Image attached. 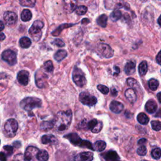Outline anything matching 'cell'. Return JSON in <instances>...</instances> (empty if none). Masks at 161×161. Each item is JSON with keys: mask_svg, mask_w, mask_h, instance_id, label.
I'll return each instance as SVG.
<instances>
[{"mask_svg": "<svg viewBox=\"0 0 161 161\" xmlns=\"http://www.w3.org/2000/svg\"><path fill=\"white\" fill-rule=\"evenodd\" d=\"M73 113L70 110L61 111L57 113L53 120L54 127L58 131L63 132L66 130L70 125L72 122Z\"/></svg>", "mask_w": 161, "mask_h": 161, "instance_id": "1", "label": "cell"}, {"mask_svg": "<svg viewBox=\"0 0 161 161\" xmlns=\"http://www.w3.org/2000/svg\"><path fill=\"white\" fill-rule=\"evenodd\" d=\"M64 138L68 139V140L74 146L94 150V147L90 142L88 140H82L76 133H70L67 134V135H64Z\"/></svg>", "mask_w": 161, "mask_h": 161, "instance_id": "2", "label": "cell"}, {"mask_svg": "<svg viewBox=\"0 0 161 161\" xmlns=\"http://www.w3.org/2000/svg\"><path fill=\"white\" fill-rule=\"evenodd\" d=\"M20 105L21 108L24 110L31 111L34 108L42 107V101L38 98L27 97L21 101Z\"/></svg>", "mask_w": 161, "mask_h": 161, "instance_id": "3", "label": "cell"}, {"mask_svg": "<svg viewBox=\"0 0 161 161\" xmlns=\"http://www.w3.org/2000/svg\"><path fill=\"white\" fill-rule=\"evenodd\" d=\"M44 24L42 21L36 20L35 21L32 25V26L29 29V34L31 37L35 42H38L40 40L42 32L41 29L43 27Z\"/></svg>", "mask_w": 161, "mask_h": 161, "instance_id": "4", "label": "cell"}, {"mask_svg": "<svg viewBox=\"0 0 161 161\" xmlns=\"http://www.w3.org/2000/svg\"><path fill=\"white\" fill-rule=\"evenodd\" d=\"M104 6L107 10H116L118 8L130 10L129 4L123 0H104Z\"/></svg>", "mask_w": 161, "mask_h": 161, "instance_id": "5", "label": "cell"}, {"mask_svg": "<svg viewBox=\"0 0 161 161\" xmlns=\"http://www.w3.org/2000/svg\"><path fill=\"white\" fill-rule=\"evenodd\" d=\"M73 79L74 83L77 86L80 87H84L87 83V80L84 73L81 70V69L77 67H75L73 70Z\"/></svg>", "mask_w": 161, "mask_h": 161, "instance_id": "6", "label": "cell"}, {"mask_svg": "<svg viewBox=\"0 0 161 161\" xmlns=\"http://www.w3.org/2000/svg\"><path fill=\"white\" fill-rule=\"evenodd\" d=\"M18 128H19V124L17 121L13 118L8 120L4 125L5 132L6 135L9 137H13L15 135Z\"/></svg>", "mask_w": 161, "mask_h": 161, "instance_id": "7", "label": "cell"}, {"mask_svg": "<svg viewBox=\"0 0 161 161\" xmlns=\"http://www.w3.org/2000/svg\"><path fill=\"white\" fill-rule=\"evenodd\" d=\"M79 101L83 104L93 106L97 103V98L86 92H82L79 94Z\"/></svg>", "mask_w": 161, "mask_h": 161, "instance_id": "8", "label": "cell"}, {"mask_svg": "<svg viewBox=\"0 0 161 161\" xmlns=\"http://www.w3.org/2000/svg\"><path fill=\"white\" fill-rule=\"evenodd\" d=\"M2 59L10 66H14L17 62L16 54L11 50H6L2 53Z\"/></svg>", "mask_w": 161, "mask_h": 161, "instance_id": "9", "label": "cell"}, {"mask_svg": "<svg viewBox=\"0 0 161 161\" xmlns=\"http://www.w3.org/2000/svg\"><path fill=\"white\" fill-rule=\"evenodd\" d=\"M98 52L105 58H111L113 56L114 52L110 46L106 43H101L98 47Z\"/></svg>", "mask_w": 161, "mask_h": 161, "instance_id": "10", "label": "cell"}, {"mask_svg": "<svg viewBox=\"0 0 161 161\" xmlns=\"http://www.w3.org/2000/svg\"><path fill=\"white\" fill-rule=\"evenodd\" d=\"M39 149L33 147V146H29L26 148L25 152V159L26 161H34L35 158H37V154L39 152Z\"/></svg>", "mask_w": 161, "mask_h": 161, "instance_id": "11", "label": "cell"}, {"mask_svg": "<svg viewBox=\"0 0 161 161\" xmlns=\"http://www.w3.org/2000/svg\"><path fill=\"white\" fill-rule=\"evenodd\" d=\"M87 128L94 133H99L103 128V123L96 119H93L87 123Z\"/></svg>", "mask_w": 161, "mask_h": 161, "instance_id": "12", "label": "cell"}, {"mask_svg": "<svg viewBox=\"0 0 161 161\" xmlns=\"http://www.w3.org/2000/svg\"><path fill=\"white\" fill-rule=\"evenodd\" d=\"M64 10L67 13H73L77 8L76 0H63Z\"/></svg>", "mask_w": 161, "mask_h": 161, "instance_id": "13", "label": "cell"}, {"mask_svg": "<svg viewBox=\"0 0 161 161\" xmlns=\"http://www.w3.org/2000/svg\"><path fill=\"white\" fill-rule=\"evenodd\" d=\"M17 80L20 84L26 86L29 81V73L25 70H20L17 74Z\"/></svg>", "mask_w": 161, "mask_h": 161, "instance_id": "14", "label": "cell"}, {"mask_svg": "<svg viewBox=\"0 0 161 161\" xmlns=\"http://www.w3.org/2000/svg\"><path fill=\"white\" fill-rule=\"evenodd\" d=\"M4 20L8 25L11 26L16 23L18 20V17L15 12H6L4 13Z\"/></svg>", "mask_w": 161, "mask_h": 161, "instance_id": "15", "label": "cell"}, {"mask_svg": "<svg viewBox=\"0 0 161 161\" xmlns=\"http://www.w3.org/2000/svg\"><path fill=\"white\" fill-rule=\"evenodd\" d=\"M110 108L112 112L118 114L123 111L124 106L122 103L114 100L111 102L110 104Z\"/></svg>", "mask_w": 161, "mask_h": 161, "instance_id": "16", "label": "cell"}, {"mask_svg": "<svg viewBox=\"0 0 161 161\" xmlns=\"http://www.w3.org/2000/svg\"><path fill=\"white\" fill-rule=\"evenodd\" d=\"M41 142L43 144H57L58 140L54 135H45L42 137Z\"/></svg>", "mask_w": 161, "mask_h": 161, "instance_id": "17", "label": "cell"}, {"mask_svg": "<svg viewBox=\"0 0 161 161\" xmlns=\"http://www.w3.org/2000/svg\"><path fill=\"white\" fill-rule=\"evenodd\" d=\"M103 157L106 161H120V157L115 151L110 150L104 153Z\"/></svg>", "mask_w": 161, "mask_h": 161, "instance_id": "18", "label": "cell"}, {"mask_svg": "<svg viewBox=\"0 0 161 161\" xmlns=\"http://www.w3.org/2000/svg\"><path fill=\"white\" fill-rule=\"evenodd\" d=\"M135 67H136V63L135 61H129L126 64L124 68L125 73H126L127 75H132L135 73Z\"/></svg>", "mask_w": 161, "mask_h": 161, "instance_id": "19", "label": "cell"}, {"mask_svg": "<svg viewBox=\"0 0 161 161\" xmlns=\"http://www.w3.org/2000/svg\"><path fill=\"white\" fill-rule=\"evenodd\" d=\"M94 155L90 152H84L80 153L76 157L78 161H92L93 160Z\"/></svg>", "mask_w": 161, "mask_h": 161, "instance_id": "20", "label": "cell"}, {"mask_svg": "<svg viewBox=\"0 0 161 161\" xmlns=\"http://www.w3.org/2000/svg\"><path fill=\"white\" fill-rule=\"evenodd\" d=\"M125 96L127 98V100L132 103H134L137 101V94L135 91L132 88H129L125 91Z\"/></svg>", "mask_w": 161, "mask_h": 161, "instance_id": "21", "label": "cell"}, {"mask_svg": "<svg viewBox=\"0 0 161 161\" xmlns=\"http://www.w3.org/2000/svg\"><path fill=\"white\" fill-rule=\"evenodd\" d=\"M145 108L147 112L150 114H152L156 111L157 109V104L154 100H149L146 103Z\"/></svg>", "mask_w": 161, "mask_h": 161, "instance_id": "22", "label": "cell"}, {"mask_svg": "<svg viewBox=\"0 0 161 161\" xmlns=\"http://www.w3.org/2000/svg\"><path fill=\"white\" fill-rule=\"evenodd\" d=\"M44 74H42V76H40L39 73L37 72L36 75H35V82H36V84L39 87L42 88L44 87V84H46V80L45 79H46L47 77H43Z\"/></svg>", "mask_w": 161, "mask_h": 161, "instance_id": "23", "label": "cell"}, {"mask_svg": "<svg viewBox=\"0 0 161 161\" xmlns=\"http://www.w3.org/2000/svg\"><path fill=\"white\" fill-rule=\"evenodd\" d=\"M148 70L147 62L145 60L142 61L139 66V73L141 76H144L146 74Z\"/></svg>", "mask_w": 161, "mask_h": 161, "instance_id": "24", "label": "cell"}, {"mask_svg": "<svg viewBox=\"0 0 161 161\" xmlns=\"http://www.w3.org/2000/svg\"><path fill=\"white\" fill-rule=\"evenodd\" d=\"M49 154L46 150H40L37 156V159L39 161H47L49 160Z\"/></svg>", "mask_w": 161, "mask_h": 161, "instance_id": "25", "label": "cell"}, {"mask_svg": "<svg viewBox=\"0 0 161 161\" xmlns=\"http://www.w3.org/2000/svg\"><path fill=\"white\" fill-rule=\"evenodd\" d=\"M67 56V52L64 50H58L54 55V59L57 62H60L61 60L65 59Z\"/></svg>", "mask_w": 161, "mask_h": 161, "instance_id": "26", "label": "cell"}, {"mask_svg": "<svg viewBox=\"0 0 161 161\" xmlns=\"http://www.w3.org/2000/svg\"><path fill=\"white\" fill-rule=\"evenodd\" d=\"M127 82L128 85L131 88H132L133 89H135V90H140V86L139 83L133 78H132V77L128 78L127 80Z\"/></svg>", "mask_w": 161, "mask_h": 161, "instance_id": "27", "label": "cell"}, {"mask_svg": "<svg viewBox=\"0 0 161 161\" xmlns=\"http://www.w3.org/2000/svg\"><path fill=\"white\" fill-rule=\"evenodd\" d=\"M53 127H54V123L53 121L50 122H43L40 124V129L43 131H48L51 130Z\"/></svg>", "mask_w": 161, "mask_h": 161, "instance_id": "28", "label": "cell"}, {"mask_svg": "<svg viewBox=\"0 0 161 161\" xmlns=\"http://www.w3.org/2000/svg\"><path fill=\"white\" fill-rule=\"evenodd\" d=\"M93 147L94 150H96L98 152H101L105 149L106 147V144L105 142L103 140H98L94 143Z\"/></svg>", "mask_w": 161, "mask_h": 161, "instance_id": "29", "label": "cell"}, {"mask_svg": "<svg viewBox=\"0 0 161 161\" xmlns=\"http://www.w3.org/2000/svg\"><path fill=\"white\" fill-rule=\"evenodd\" d=\"M107 21H108V16L103 14L100 15L97 19V23L101 27H106L107 25Z\"/></svg>", "mask_w": 161, "mask_h": 161, "instance_id": "30", "label": "cell"}, {"mask_svg": "<svg viewBox=\"0 0 161 161\" xmlns=\"http://www.w3.org/2000/svg\"><path fill=\"white\" fill-rule=\"evenodd\" d=\"M32 18V12L29 10H23L21 14V19L23 22H28Z\"/></svg>", "mask_w": 161, "mask_h": 161, "instance_id": "31", "label": "cell"}, {"mask_svg": "<svg viewBox=\"0 0 161 161\" xmlns=\"http://www.w3.org/2000/svg\"><path fill=\"white\" fill-rule=\"evenodd\" d=\"M137 120L142 125H147L149 122V118L145 113H140L137 115Z\"/></svg>", "mask_w": 161, "mask_h": 161, "instance_id": "32", "label": "cell"}, {"mask_svg": "<svg viewBox=\"0 0 161 161\" xmlns=\"http://www.w3.org/2000/svg\"><path fill=\"white\" fill-rule=\"evenodd\" d=\"M73 25H74V24H73V23H70V24H67V23L62 24L60 26H59V27L54 32H52V34L53 35V36H58V35L60 33V32H61V31L62 30H64V29H66V28L70 27V26H72Z\"/></svg>", "mask_w": 161, "mask_h": 161, "instance_id": "33", "label": "cell"}, {"mask_svg": "<svg viewBox=\"0 0 161 161\" xmlns=\"http://www.w3.org/2000/svg\"><path fill=\"white\" fill-rule=\"evenodd\" d=\"M20 44L22 48L27 49L30 47V46H31L32 42L29 38L25 37H22L20 40Z\"/></svg>", "mask_w": 161, "mask_h": 161, "instance_id": "34", "label": "cell"}, {"mask_svg": "<svg viewBox=\"0 0 161 161\" xmlns=\"http://www.w3.org/2000/svg\"><path fill=\"white\" fill-rule=\"evenodd\" d=\"M122 16V13L120 10H118V9H116L114 10L113 12L110 14V19L113 22H117L118 21Z\"/></svg>", "mask_w": 161, "mask_h": 161, "instance_id": "35", "label": "cell"}, {"mask_svg": "<svg viewBox=\"0 0 161 161\" xmlns=\"http://www.w3.org/2000/svg\"><path fill=\"white\" fill-rule=\"evenodd\" d=\"M159 81L156 79H151L149 81V86L152 91H156L159 86Z\"/></svg>", "mask_w": 161, "mask_h": 161, "instance_id": "36", "label": "cell"}, {"mask_svg": "<svg viewBox=\"0 0 161 161\" xmlns=\"http://www.w3.org/2000/svg\"><path fill=\"white\" fill-rule=\"evenodd\" d=\"M20 3L23 6L33 7L36 3V0H19Z\"/></svg>", "mask_w": 161, "mask_h": 161, "instance_id": "37", "label": "cell"}, {"mask_svg": "<svg viewBox=\"0 0 161 161\" xmlns=\"http://www.w3.org/2000/svg\"><path fill=\"white\" fill-rule=\"evenodd\" d=\"M43 69L48 73H52L53 70V66L51 60H48L44 63Z\"/></svg>", "mask_w": 161, "mask_h": 161, "instance_id": "38", "label": "cell"}, {"mask_svg": "<svg viewBox=\"0 0 161 161\" xmlns=\"http://www.w3.org/2000/svg\"><path fill=\"white\" fill-rule=\"evenodd\" d=\"M152 157L154 159H159L161 157V149L159 148H156L152 150Z\"/></svg>", "mask_w": 161, "mask_h": 161, "instance_id": "39", "label": "cell"}, {"mask_svg": "<svg viewBox=\"0 0 161 161\" xmlns=\"http://www.w3.org/2000/svg\"><path fill=\"white\" fill-rule=\"evenodd\" d=\"M75 11L78 15H83L87 12V8L85 6H79L76 8Z\"/></svg>", "mask_w": 161, "mask_h": 161, "instance_id": "40", "label": "cell"}, {"mask_svg": "<svg viewBox=\"0 0 161 161\" xmlns=\"http://www.w3.org/2000/svg\"><path fill=\"white\" fill-rule=\"evenodd\" d=\"M151 126L155 131L161 130V122L157 120H154L151 122Z\"/></svg>", "mask_w": 161, "mask_h": 161, "instance_id": "41", "label": "cell"}, {"mask_svg": "<svg viewBox=\"0 0 161 161\" xmlns=\"http://www.w3.org/2000/svg\"><path fill=\"white\" fill-rule=\"evenodd\" d=\"M147 148L144 146H141L137 150V154L139 156H146V154H147Z\"/></svg>", "mask_w": 161, "mask_h": 161, "instance_id": "42", "label": "cell"}, {"mask_svg": "<svg viewBox=\"0 0 161 161\" xmlns=\"http://www.w3.org/2000/svg\"><path fill=\"white\" fill-rule=\"evenodd\" d=\"M97 88L98 90H99L101 93H102L104 94H107L109 93V89L108 87H106V86L100 84L97 86Z\"/></svg>", "mask_w": 161, "mask_h": 161, "instance_id": "43", "label": "cell"}, {"mask_svg": "<svg viewBox=\"0 0 161 161\" xmlns=\"http://www.w3.org/2000/svg\"><path fill=\"white\" fill-rule=\"evenodd\" d=\"M4 150L6 151V154L8 156H11L13 153V147L10 146H5L3 147Z\"/></svg>", "mask_w": 161, "mask_h": 161, "instance_id": "44", "label": "cell"}, {"mask_svg": "<svg viewBox=\"0 0 161 161\" xmlns=\"http://www.w3.org/2000/svg\"><path fill=\"white\" fill-rule=\"evenodd\" d=\"M52 43L56 45V46H57L58 47H64L65 46V43L62 41L61 39H55L54 41L52 42Z\"/></svg>", "mask_w": 161, "mask_h": 161, "instance_id": "45", "label": "cell"}, {"mask_svg": "<svg viewBox=\"0 0 161 161\" xmlns=\"http://www.w3.org/2000/svg\"><path fill=\"white\" fill-rule=\"evenodd\" d=\"M156 61L159 65H161V50H160L156 57Z\"/></svg>", "mask_w": 161, "mask_h": 161, "instance_id": "46", "label": "cell"}, {"mask_svg": "<svg viewBox=\"0 0 161 161\" xmlns=\"http://www.w3.org/2000/svg\"><path fill=\"white\" fill-rule=\"evenodd\" d=\"M13 146L16 148H20L22 146V144L19 141H15L13 143Z\"/></svg>", "mask_w": 161, "mask_h": 161, "instance_id": "47", "label": "cell"}, {"mask_svg": "<svg viewBox=\"0 0 161 161\" xmlns=\"http://www.w3.org/2000/svg\"><path fill=\"white\" fill-rule=\"evenodd\" d=\"M6 156L3 152H0V161H6Z\"/></svg>", "mask_w": 161, "mask_h": 161, "instance_id": "48", "label": "cell"}, {"mask_svg": "<svg viewBox=\"0 0 161 161\" xmlns=\"http://www.w3.org/2000/svg\"><path fill=\"white\" fill-rule=\"evenodd\" d=\"M114 69H115V73L113 74L114 76H117L119 74L120 72V68L117 66H115L114 67Z\"/></svg>", "mask_w": 161, "mask_h": 161, "instance_id": "49", "label": "cell"}, {"mask_svg": "<svg viewBox=\"0 0 161 161\" xmlns=\"http://www.w3.org/2000/svg\"><path fill=\"white\" fill-rule=\"evenodd\" d=\"M146 142H147V140L146 139H141L139 140L138 144L139 145H142V144H144Z\"/></svg>", "mask_w": 161, "mask_h": 161, "instance_id": "50", "label": "cell"}, {"mask_svg": "<svg viewBox=\"0 0 161 161\" xmlns=\"http://www.w3.org/2000/svg\"><path fill=\"white\" fill-rule=\"evenodd\" d=\"M117 91L116 90V89L115 88H112L111 89V93H112V95L115 96H117Z\"/></svg>", "mask_w": 161, "mask_h": 161, "instance_id": "51", "label": "cell"}, {"mask_svg": "<svg viewBox=\"0 0 161 161\" xmlns=\"http://www.w3.org/2000/svg\"><path fill=\"white\" fill-rule=\"evenodd\" d=\"M6 38L5 35L3 33H0V41H2L3 40H5Z\"/></svg>", "mask_w": 161, "mask_h": 161, "instance_id": "52", "label": "cell"}, {"mask_svg": "<svg viewBox=\"0 0 161 161\" xmlns=\"http://www.w3.org/2000/svg\"><path fill=\"white\" fill-rule=\"evenodd\" d=\"M4 29H5L4 23H3V22H2L1 20H0V32L2 31Z\"/></svg>", "mask_w": 161, "mask_h": 161, "instance_id": "53", "label": "cell"}, {"mask_svg": "<svg viewBox=\"0 0 161 161\" xmlns=\"http://www.w3.org/2000/svg\"><path fill=\"white\" fill-rule=\"evenodd\" d=\"M155 117H160V118H161V109H160V110L157 111V113L156 115H155Z\"/></svg>", "mask_w": 161, "mask_h": 161, "instance_id": "54", "label": "cell"}, {"mask_svg": "<svg viewBox=\"0 0 161 161\" xmlns=\"http://www.w3.org/2000/svg\"><path fill=\"white\" fill-rule=\"evenodd\" d=\"M157 99H158L159 103H161V92L157 94Z\"/></svg>", "mask_w": 161, "mask_h": 161, "instance_id": "55", "label": "cell"}, {"mask_svg": "<svg viewBox=\"0 0 161 161\" xmlns=\"http://www.w3.org/2000/svg\"><path fill=\"white\" fill-rule=\"evenodd\" d=\"M157 22H158L159 25H160V26L161 27V15L159 16V18L158 19V21Z\"/></svg>", "mask_w": 161, "mask_h": 161, "instance_id": "56", "label": "cell"}, {"mask_svg": "<svg viewBox=\"0 0 161 161\" xmlns=\"http://www.w3.org/2000/svg\"><path fill=\"white\" fill-rule=\"evenodd\" d=\"M84 22H86V23H87L89 22V21L88 19H83V21H82V23H84Z\"/></svg>", "mask_w": 161, "mask_h": 161, "instance_id": "57", "label": "cell"}, {"mask_svg": "<svg viewBox=\"0 0 161 161\" xmlns=\"http://www.w3.org/2000/svg\"><path fill=\"white\" fill-rule=\"evenodd\" d=\"M141 161H147V160H141Z\"/></svg>", "mask_w": 161, "mask_h": 161, "instance_id": "58", "label": "cell"}, {"mask_svg": "<svg viewBox=\"0 0 161 161\" xmlns=\"http://www.w3.org/2000/svg\"><path fill=\"white\" fill-rule=\"evenodd\" d=\"M0 143H1V140H0Z\"/></svg>", "mask_w": 161, "mask_h": 161, "instance_id": "59", "label": "cell"}]
</instances>
